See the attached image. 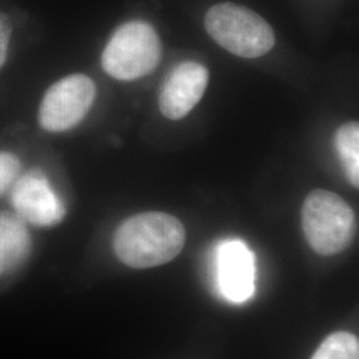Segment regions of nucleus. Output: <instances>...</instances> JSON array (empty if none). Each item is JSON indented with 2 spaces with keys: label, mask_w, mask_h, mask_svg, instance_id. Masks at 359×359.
Here are the masks:
<instances>
[{
  "label": "nucleus",
  "mask_w": 359,
  "mask_h": 359,
  "mask_svg": "<svg viewBox=\"0 0 359 359\" xmlns=\"http://www.w3.org/2000/svg\"><path fill=\"white\" fill-rule=\"evenodd\" d=\"M185 229L179 218L163 212H147L126 219L115 233L117 258L133 269L168 264L185 245Z\"/></svg>",
  "instance_id": "nucleus-1"
},
{
  "label": "nucleus",
  "mask_w": 359,
  "mask_h": 359,
  "mask_svg": "<svg viewBox=\"0 0 359 359\" xmlns=\"http://www.w3.org/2000/svg\"><path fill=\"white\" fill-rule=\"evenodd\" d=\"M302 229L311 249L321 256H334L347 249L357 231L353 208L338 194L316 189L302 205Z\"/></svg>",
  "instance_id": "nucleus-2"
},
{
  "label": "nucleus",
  "mask_w": 359,
  "mask_h": 359,
  "mask_svg": "<svg viewBox=\"0 0 359 359\" xmlns=\"http://www.w3.org/2000/svg\"><path fill=\"white\" fill-rule=\"evenodd\" d=\"M205 28L218 46L244 59L261 57L276 44L269 23L258 13L234 3L210 7L205 15Z\"/></svg>",
  "instance_id": "nucleus-3"
},
{
  "label": "nucleus",
  "mask_w": 359,
  "mask_h": 359,
  "mask_svg": "<svg viewBox=\"0 0 359 359\" xmlns=\"http://www.w3.org/2000/svg\"><path fill=\"white\" fill-rule=\"evenodd\" d=\"M161 52L154 27L133 20L116 29L104 48L102 65L116 80L132 81L151 74L161 60Z\"/></svg>",
  "instance_id": "nucleus-4"
},
{
  "label": "nucleus",
  "mask_w": 359,
  "mask_h": 359,
  "mask_svg": "<svg viewBox=\"0 0 359 359\" xmlns=\"http://www.w3.org/2000/svg\"><path fill=\"white\" fill-rule=\"evenodd\" d=\"M96 99L93 80L74 74L53 83L39 107V126L47 132L59 133L76 127L87 116Z\"/></svg>",
  "instance_id": "nucleus-5"
},
{
  "label": "nucleus",
  "mask_w": 359,
  "mask_h": 359,
  "mask_svg": "<svg viewBox=\"0 0 359 359\" xmlns=\"http://www.w3.org/2000/svg\"><path fill=\"white\" fill-rule=\"evenodd\" d=\"M10 189V201L15 215L25 222L50 228L60 224L65 217L63 200L41 170H28L15 180Z\"/></svg>",
  "instance_id": "nucleus-6"
},
{
  "label": "nucleus",
  "mask_w": 359,
  "mask_h": 359,
  "mask_svg": "<svg viewBox=\"0 0 359 359\" xmlns=\"http://www.w3.org/2000/svg\"><path fill=\"white\" fill-rule=\"evenodd\" d=\"M217 292L233 304H244L256 293V257L241 240H226L215 252Z\"/></svg>",
  "instance_id": "nucleus-7"
},
{
  "label": "nucleus",
  "mask_w": 359,
  "mask_h": 359,
  "mask_svg": "<svg viewBox=\"0 0 359 359\" xmlns=\"http://www.w3.org/2000/svg\"><path fill=\"white\" fill-rule=\"evenodd\" d=\"M208 79V69L200 63L184 62L177 65L160 90V112L169 120H181L189 115L203 99Z\"/></svg>",
  "instance_id": "nucleus-8"
},
{
  "label": "nucleus",
  "mask_w": 359,
  "mask_h": 359,
  "mask_svg": "<svg viewBox=\"0 0 359 359\" xmlns=\"http://www.w3.org/2000/svg\"><path fill=\"white\" fill-rule=\"evenodd\" d=\"M31 249L32 240L26 222L15 213L0 212V277L20 268Z\"/></svg>",
  "instance_id": "nucleus-9"
},
{
  "label": "nucleus",
  "mask_w": 359,
  "mask_h": 359,
  "mask_svg": "<svg viewBox=\"0 0 359 359\" xmlns=\"http://www.w3.org/2000/svg\"><path fill=\"white\" fill-rule=\"evenodd\" d=\"M334 144L347 179L355 188L359 185V126L351 121L337 129Z\"/></svg>",
  "instance_id": "nucleus-10"
},
{
  "label": "nucleus",
  "mask_w": 359,
  "mask_h": 359,
  "mask_svg": "<svg viewBox=\"0 0 359 359\" xmlns=\"http://www.w3.org/2000/svg\"><path fill=\"white\" fill-rule=\"evenodd\" d=\"M311 359H359V341L354 334L337 332L329 335Z\"/></svg>",
  "instance_id": "nucleus-11"
},
{
  "label": "nucleus",
  "mask_w": 359,
  "mask_h": 359,
  "mask_svg": "<svg viewBox=\"0 0 359 359\" xmlns=\"http://www.w3.org/2000/svg\"><path fill=\"white\" fill-rule=\"evenodd\" d=\"M20 161L13 154L0 152V194L7 192L19 176Z\"/></svg>",
  "instance_id": "nucleus-12"
},
{
  "label": "nucleus",
  "mask_w": 359,
  "mask_h": 359,
  "mask_svg": "<svg viewBox=\"0 0 359 359\" xmlns=\"http://www.w3.org/2000/svg\"><path fill=\"white\" fill-rule=\"evenodd\" d=\"M11 35H13L11 20L6 13H0V68L7 60Z\"/></svg>",
  "instance_id": "nucleus-13"
}]
</instances>
